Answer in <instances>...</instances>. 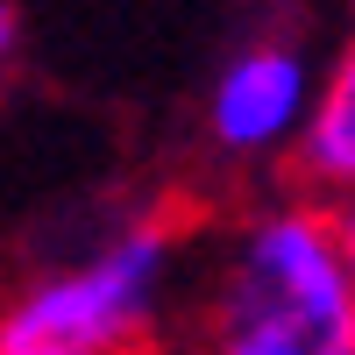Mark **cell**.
I'll return each instance as SVG.
<instances>
[{"instance_id": "obj_1", "label": "cell", "mask_w": 355, "mask_h": 355, "mask_svg": "<svg viewBox=\"0 0 355 355\" xmlns=\"http://www.w3.org/2000/svg\"><path fill=\"white\" fill-rule=\"evenodd\" d=\"M199 355H355V291L320 199H270L227 227L199 299Z\"/></svg>"}, {"instance_id": "obj_2", "label": "cell", "mask_w": 355, "mask_h": 355, "mask_svg": "<svg viewBox=\"0 0 355 355\" xmlns=\"http://www.w3.org/2000/svg\"><path fill=\"white\" fill-rule=\"evenodd\" d=\"M178 284V227L128 220L0 299V355H135Z\"/></svg>"}, {"instance_id": "obj_3", "label": "cell", "mask_w": 355, "mask_h": 355, "mask_svg": "<svg viewBox=\"0 0 355 355\" xmlns=\"http://www.w3.org/2000/svg\"><path fill=\"white\" fill-rule=\"evenodd\" d=\"M313 57L291 43V36H249L220 57L214 85H206V107H199V128H206V150L220 164H270L291 157V142L306 128V107H313Z\"/></svg>"}, {"instance_id": "obj_4", "label": "cell", "mask_w": 355, "mask_h": 355, "mask_svg": "<svg viewBox=\"0 0 355 355\" xmlns=\"http://www.w3.org/2000/svg\"><path fill=\"white\" fill-rule=\"evenodd\" d=\"M291 171H299L306 199L320 206L355 199V36L313 78V107H306L299 142H291Z\"/></svg>"}, {"instance_id": "obj_5", "label": "cell", "mask_w": 355, "mask_h": 355, "mask_svg": "<svg viewBox=\"0 0 355 355\" xmlns=\"http://www.w3.org/2000/svg\"><path fill=\"white\" fill-rule=\"evenodd\" d=\"M327 220H334V249H341V270H348V291H355V199H334Z\"/></svg>"}, {"instance_id": "obj_6", "label": "cell", "mask_w": 355, "mask_h": 355, "mask_svg": "<svg viewBox=\"0 0 355 355\" xmlns=\"http://www.w3.org/2000/svg\"><path fill=\"white\" fill-rule=\"evenodd\" d=\"M15 50H21V0H0V71L15 64Z\"/></svg>"}]
</instances>
